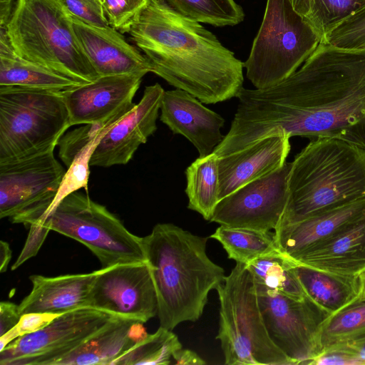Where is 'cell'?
Returning <instances> with one entry per match:
<instances>
[{
	"label": "cell",
	"mask_w": 365,
	"mask_h": 365,
	"mask_svg": "<svg viewBox=\"0 0 365 365\" xmlns=\"http://www.w3.org/2000/svg\"><path fill=\"white\" fill-rule=\"evenodd\" d=\"M220 157L284 132L336 138L365 149V48L320 42L290 76L266 89L242 88Z\"/></svg>",
	"instance_id": "1"
},
{
	"label": "cell",
	"mask_w": 365,
	"mask_h": 365,
	"mask_svg": "<svg viewBox=\"0 0 365 365\" xmlns=\"http://www.w3.org/2000/svg\"><path fill=\"white\" fill-rule=\"evenodd\" d=\"M128 34L151 72L202 103L236 97L243 87L244 62L200 22L158 0L148 1Z\"/></svg>",
	"instance_id": "2"
},
{
	"label": "cell",
	"mask_w": 365,
	"mask_h": 365,
	"mask_svg": "<svg viewBox=\"0 0 365 365\" xmlns=\"http://www.w3.org/2000/svg\"><path fill=\"white\" fill-rule=\"evenodd\" d=\"M207 238L159 223L142 237L158 304L160 325L173 330L202 315L208 294L225 281L224 269L206 253Z\"/></svg>",
	"instance_id": "3"
},
{
	"label": "cell",
	"mask_w": 365,
	"mask_h": 365,
	"mask_svg": "<svg viewBox=\"0 0 365 365\" xmlns=\"http://www.w3.org/2000/svg\"><path fill=\"white\" fill-rule=\"evenodd\" d=\"M363 198L365 149L336 138L313 139L292 162L287 202L278 225Z\"/></svg>",
	"instance_id": "4"
},
{
	"label": "cell",
	"mask_w": 365,
	"mask_h": 365,
	"mask_svg": "<svg viewBox=\"0 0 365 365\" xmlns=\"http://www.w3.org/2000/svg\"><path fill=\"white\" fill-rule=\"evenodd\" d=\"M6 31L23 58L83 83L100 77L78 41L64 0H18Z\"/></svg>",
	"instance_id": "5"
},
{
	"label": "cell",
	"mask_w": 365,
	"mask_h": 365,
	"mask_svg": "<svg viewBox=\"0 0 365 365\" xmlns=\"http://www.w3.org/2000/svg\"><path fill=\"white\" fill-rule=\"evenodd\" d=\"M216 290L220 304L216 339L225 364L294 365L269 336L247 264L237 262Z\"/></svg>",
	"instance_id": "6"
},
{
	"label": "cell",
	"mask_w": 365,
	"mask_h": 365,
	"mask_svg": "<svg viewBox=\"0 0 365 365\" xmlns=\"http://www.w3.org/2000/svg\"><path fill=\"white\" fill-rule=\"evenodd\" d=\"M70 127L62 92L0 86V162L55 148Z\"/></svg>",
	"instance_id": "7"
},
{
	"label": "cell",
	"mask_w": 365,
	"mask_h": 365,
	"mask_svg": "<svg viewBox=\"0 0 365 365\" xmlns=\"http://www.w3.org/2000/svg\"><path fill=\"white\" fill-rule=\"evenodd\" d=\"M321 41L289 0H267L261 26L244 62L246 76L257 89L274 86L294 73Z\"/></svg>",
	"instance_id": "8"
},
{
	"label": "cell",
	"mask_w": 365,
	"mask_h": 365,
	"mask_svg": "<svg viewBox=\"0 0 365 365\" xmlns=\"http://www.w3.org/2000/svg\"><path fill=\"white\" fill-rule=\"evenodd\" d=\"M87 247L102 268L147 262L142 243L106 207L76 191L65 197L38 225Z\"/></svg>",
	"instance_id": "9"
},
{
	"label": "cell",
	"mask_w": 365,
	"mask_h": 365,
	"mask_svg": "<svg viewBox=\"0 0 365 365\" xmlns=\"http://www.w3.org/2000/svg\"><path fill=\"white\" fill-rule=\"evenodd\" d=\"M54 149L0 162L1 219L26 226L43 219L66 173Z\"/></svg>",
	"instance_id": "10"
},
{
	"label": "cell",
	"mask_w": 365,
	"mask_h": 365,
	"mask_svg": "<svg viewBox=\"0 0 365 365\" xmlns=\"http://www.w3.org/2000/svg\"><path fill=\"white\" fill-rule=\"evenodd\" d=\"M116 316L91 307L63 313L43 329L11 341L0 351V364L55 365Z\"/></svg>",
	"instance_id": "11"
},
{
	"label": "cell",
	"mask_w": 365,
	"mask_h": 365,
	"mask_svg": "<svg viewBox=\"0 0 365 365\" xmlns=\"http://www.w3.org/2000/svg\"><path fill=\"white\" fill-rule=\"evenodd\" d=\"M255 285L270 339L294 365H309L319 354L320 327L330 315L307 297L297 299Z\"/></svg>",
	"instance_id": "12"
},
{
	"label": "cell",
	"mask_w": 365,
	"mask_h": 365,
	"mask_svg": "<svg viewBox=\"0 0 365 365\" xmlns=\"http://www.w3.org/2000/svg\"><path fill=\"white\" fill-rule=\"evenodd\" d=\"M291 167L292 162H286L221 199L210 222L264 232L274 230L287 202Z\"/></svg>",
	"instance_id": "13"
},
{
	"label": "cell",
	"mask_w": 365,
	"mask_h": 365,
	"mask_svg": "<svg viewBox=\"0 0 365 365\" xmlns=\"http://www.w3.org/2000/svg\"><path fill=\"white\" fill-rule=\"evenodd\" d=\"M90 307L144 323L158 315V298L148 262L118 264L97 270Z\"/></svg>",
	"instance_id": "14"
},
{
	"label": "cell",
	"mask_w": 365,
	"mask_h": 365,
	"mask_svg": "<svg viewBox=\"0 0 365 365\" xmlns=\"http://www.w3.org/2000/svg\"><path fill=\"white\" fill-rule=\"evenodd\" d=\"M144 73L100 76L62 92L71 126L117 123L136 106L133 98Z\"/></svg>",
	"instance_id": "15"
},
{
	"label": "cell",
	"mask_w": 365,
	"mask_h": 365,
	"mask_svg": "<svg viewBox=\"0 0 365 365\" xmlns=\"http://www.w3.org/2000/svg\"><path fill=\"white\" fill-rule=\"evenodd\" d=\"M164 92L158 83L145 87L135 107L101 138L91 157V166L125 165L133 158L139 146L157 130Z\"/></svg>",
	"instance_id": "16"
},
{
	"label": "cell",
	"mask_w": 365,
	"mask_h": 365,
	"mask_svg": "<svg viewBox=\"0 0 365 365\" xmlns=\"http://www.w3.org/2000/svg\"><path fill=\"white\" fill-rule=\"evenodd\" d=\"M160 112V121L174 134L186 138L199 157L212 153L225 137L221 133L225 119L182 89L165 91Z\"/></svg>",
	"instance_id": "17"
},
{
	"label": "cell",
	"mask_w": 365,
	"mask_h": 365,
	"mask_svg": "<svg viewBox=\"0 0 365 365\" xmlns=\"http://www.w3.org/2000/svg\"><path fill=\"white\" fill-rule=\"evenodd\" d=\"M73 27L83 51L99 76L151 72L146 56L114 28L92 26L74 16Z\"/></svg>",
	"instance_id": "18"
},
{
	"label": "cell",
	"mask_w": 365,
	"mask_h": 365,
	"mask_svg": "<svg viewBox=\"0 0 365 365\" xmlns=\"http://www.w3.org/2000/svg\"><path fill=\"white\" fill-rule=\"evenodd\" d=\"M284 132L262 138L235 153L219 158L220 198L281 168L290 151Z\"/></svg>",
	"instance_id": "19"
},
{
	"label": "cell",
	"mask_w": 365,
	"mask_h": 365,
	"mask_svg": "<svg viewBox=\"0 0 365 365\" xmlns=\"http://www.w3.org/2000/svg\"><path fill=\"white\" fill-rule=\"evenodd\" d=\"M365 215V198L310 216L279 225L274 238L279 252L294 259L307 249L334 236Z\"/></svg>",
	"instance_id": "20"
},
{
	"label": "cell",
	"mask_w": 365,
	"mask_h": 365,
	"mask_svg": "<svg viewBox=\"0 0 365 365\" xmlns=\"http://www.w3.org/2000/svg\"><path fill=\"white\" fill-rule=\"evenodd\" d=\"M97 270L57 277L34 274L30 293L19 304L21 314L48 312L62 314L90 307L91 290Z\"/></svg>",
	"instance_id": "21"
},
{
	"label": "cell",
	"mask_w": 365,
	"mask_h": 365,
	"mask_svg": "<svg viewBox=\"0 0 365 365\" xmlns=\"http://www.w3.org/2000/svg\"><path fill=\"white\" fill-rule=\"evenodd\" d=\"M291 260L332 273L361 276L365 272V215Z\"/></svg>",
	"instance_id": "22"
},
{
	"label": "cell",
	"mask_w": 365,
	"mask_h": 365,
	"mask_svg": "<svg viewBox=\"0 0 365 365\" xmlns=\"http://www.w3.org/2000/svg\"><path fill=\"white\" fill-rule=\"evenodd\" d=\"M144 322L116 316L101 331L55 365H111L148 334Z\"/></svg>",
	"instance_id": "23"
},
{
	"label": "cell",
	"mask_w": 365,
	"mask_h": 365,
	"mask_svg": "<svg viewBox=\"0 0 365 365\" xmlns=\"http://www.w3.org/2000/svg\"><path fill=\"white\" fill-rule=\"evenodd\" d=\"M83 84L19 56L11 44L6 28L0 27V86L63 92Z\"/></svg>",
	"instance_id": "24"
},
{
	"label": "cell",
	"mask_w": 365,
	"mask_h": 365,
	"mask_svg": "<svg viewBox=\"0 0 365 365\" xmlns=\"http://www.w3.org/2000/svg\"><path fill=\"white\" fill-rule=\"evenodd\" d=\"M294 270L306 296L330 316L362 295L360 276L342 275L296 263Z\"/></svg>",
	"instance_id": "25"
},
{
	"label": "cell",
	"mask_w": 365,
	"mask_h": 365,
	"mask_svg": "<svg viewBox=\"0 0 365 365\" xmlns=\"http://www.w3.org/2000/svg\"><path fill=\"white\" fill-rule=\"evenodd\" d=\"M185 175L187 207L210 221L220 200L219 157L214 153L199 157L187 168Z\"/></svg>",
	"instance_id": "26"
},
{
	"label": "cell",
	"mask_w": 365,
	"mask_h": 365,
	"mask_svg": "<svg viewBox=\"0 0 365 365\" xmlns=\"http://www.w3.org/2000/svg\"><path fill=\"white\" fill-rule=\"evenodd\" d=\"M247 266L257 285L297 299L307 297L295 272L294 262L278 250Z\"/></svg>",
	"instance_id": "27"
},
{
	"label": "cell",
	"mask_w": 365,
	"mask_h": 365,
	"mask_svg": "<svg viewBox=\"0 0 365 365\" xmlns=\"http://www.w3.org/2000/svg\"><path fill=\"white\" fill-rule=\"evenodd\" d=\"M210 237L222 245L229 259L245 264L278 250L271 232L220 225Z\"/></svg>",
	"instance_id": "28"
},
{
	"label": "cell",
	"mask_w": 365,
	"mask_h": 365,
	"mask_svg": "<svg viewBox=\"0 0 365 365\" xmlns=\"http://www.w3.org/2000/svg\"><path fill=\"white\" fill-rule=\"evenodd\" d=\"M365 339V297L329 316L318 335L319 354L334 346Z\"/></svg>",
	"instance_id": "29"
},
{
	"label": "cell",
	"mask_w": 365,
	"mask_h": 365,
	"mask_svg": "<svg viewBox=\"0 0 365 365\" xmlns=\"http://www.w3.org/2000/svg\"><path fill=\"white\" fill-rule=\"evenodd\" d=\"M191 20L215 26H235L244 20L242 8L234 0H158Z\"/></svg>",
	"instance_id": "30"
},
{
	"label": "cell",
	"mask_w": 365,
	"mask_h": 365,
	"mask_svg": "<svg viewBox=\"0 0 365 365\" xmlns=\"http://www.w3.org/2000/svg\"><path fill=\"white\" fill-rule=\"evenodd\" d=\"M182 348L172 330L160 326L158 330L135 344L111 365H167L173 354Z\"/></svg>",
	"instance_id": "31"
},
{
	"label": "cell",
	"mask_w": 365,
	"mask_h": 365,
	"mask_svg": "<svg viewBox=\"0 0 365 365\" xmlns=\"http://www.w3.org/2000/svg\"><path fill=\"white\" fill-rule=\"evenodd\" d=\"M364 7L365 0H311L305 19L322 41L328 32Z\"/></svg>",
	"instance_id": "32"
},
{
	"label": "cell",
	"mask_w": 365,
	"mask_h": 365,
	"mask_svg": "<svg viewBox=\"0 0 365 365\" xmlns=\"http://www.w3.org/2000/svg\"><path fill=\"white\" fill-rule=\"evenodd\" d=\"M108 130L91 141L77 153L62 178L53 202L43 219L37 224L41 225L47 215L70 194L81 188L88 190L91 159L99 141Z\"/></svg>",
	"instance_id": "33"
},
{
	"label": "cell",
	"mask_w": 365,
	"mask_h": 365,
	"mask_svg": "<svg viewBox=\"0 0 365 365\" xmlns=\"http://www.w3.org/2000/svg\"><path fill=\"white\" fill-rule=\"evenodd\" d=\"M322 42L344 48H365V7L328 32Z\"/></svg>",
	"instance_id": "34"
},
{
	"label": "cell",
	"mask_w": 365,
	"mask_h": 365,
	"mask_svg": "<svg viewBox=\"0 0 365 365\" xmlns=\"http://www.w3.org/2000/svg\"><path fill=\"white\" fill-rule=\"evenodd\" d=\"M113 125L85 124L84 126L64 134L58 144V156L64 165L68 168L75 156L83 147Z\"/></svg>",
	"instance_id": "35"
},
{
	"label": "cell",
	"mask_w": 365,
	"mask_h": 365,
	"mask_svg": "<svg viewBox=\"0 0 365 365\" xmlns=\"http://www.w3.org/2000/svg\"><path fill=\"white\" fill-rule=\"evenodd\" d=\"M148 0H100L108 25L122 34L128 33Z\"/></svg>",
	"instance_id": "36"
},
{
	"label": "cell",
	"mask_w": 365,
	"mask_h": 365,
	"mask_svg": "<svg viewBox=\"0 0 365 365\" xmlns=\"http://www.w3.org/2000/svg\"><path fill=\"white\" fill-rule=\"evenodd\" d=\"M60 315L48 312H30L21 314L18 324L0 336V351L16 339L43 329Z\"/></svg>",
	"instance_id": "37"
},
{
	"label": "cell",
	"mask_w": 365,
	"mask_h": 365,
	"mask_svg": "<svg viewBox=\"0 0 365 365\" xmlns=\"http://www.w3.org/2000/svg\"><path fill=\"white\" fill-rule=\"evenodd\" d=\"M71 13L82 21L98 27L109 26L100 0H64Z\"/></svg>",
	"instance_id": "38"
},
{
	"label": "cell",
	"mask_w": 365,
	"mask_h": 365,
	"mask_svg": "<svg viewBox=\"0 0 365 365\" xmlns=\"http://www.w3.org/2000/svg\"><path fill=\"white\" fill-rule=\"evenodd\" d=\"M309 365H365V360L344 346L339 345L322 351Z\"/></svg>",
	"instance_id": "39"
},
{
	"label": "cell",
	"mask_w": 365,
	"mask_h": 365,
	"mask_svg": "<svg viewBox=\"0 0 365 365\" xmlns=\"http://www.w3.org/2000/svg\"><path fill=\"white\" fill-rule=\"evenodd\" d=\"M19 305L11 302L0 303V336L14 327L21 318Z\"/></svg>",
	"instance_id": "40"
},
{
	"label": "cell",
	"mask_w": 365,
	"mask_h": 365,
	"mask_svg": "<svg viewBox=\"0 0 365 365\" xmlns=\"http://www.w3.org/2000/svg\"><path fill=\"white\" fill-rule=\"evenodd\" d=\"M175 364L205 365L206 362L194 351L180 349L173 354Z\"/></svg>",
	"instance_id": "41"
},
{
	"label": "cell",
	"mask_w": 365,
	"mask_h": 365,
	"mask_svg": "<svg viewBox=\"0 0 365 365\" xmlns=\"http://www.w3.org/2000/svg\"><path fill=\"white\" fill-rule=\"evenodd\" d=\"M18 0H0V27L6 28Z\"/></svg>",
	"instance_id": "42"
},
{
	"label": "cell",
	"mask_w": 365,
	"mask_h": 365,
	"mask_svg": "<svg viewBox=\"0 0 365 365\" xmlns=\"http://www.w3.org/2000/svg\"><path fill=\"white\" fill-rule=\"evenodd\" d=\"M12 255L9 244L4 240L0 241V272H5L7 270Z\"/></svg>",
	"instance_id": "43"
},
{
	"label": "cell",
	"mask_w": 365,
	"mask_h": 365,
	"mask_svg": "<svg viewBox=\"0 0 365 365\" xmlns=\"http://www.w3.org/2000/svg\"><path fill=\"white\" fill-rule=\"evenodd\" d=\"M294 10L302 16L306 18L310 11L311 0H289Z\"/></svg>",
	"instance_id": "44"
},
{
	"label": "cell",
	"mask_w": 365,
	"mask_h": 365,
	"mask_svg": "<svg viewBox=\"0 0 365 365\" xmlns=\"http://www.w3.org/2000/svg\"><path fill=\"white\" fill-rule=\"evenodd\" d=\"M342 345L365 360V339Z\"/></svg>",
	"instance_id": "45"
},
{
	"label": "cell",
	"mask_w": 365,
	"mask_h": 365,
	"mask_svg": "<svg viewBox=\"0 0 365 365\" xmlns=\"http://www.w3.org/2000/svg\"><path fill=\"white\" fill-rule=\"evenodd\" d=\"M361 281L362 284V295L361 297H365V272H364L361 276Z\"/></svg>",
	"instance_id": "46"
}]
</instances>
